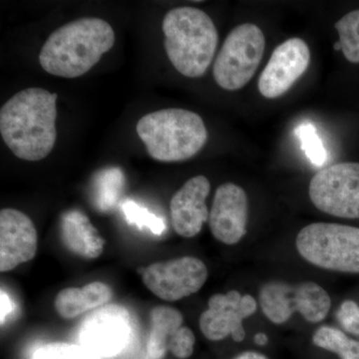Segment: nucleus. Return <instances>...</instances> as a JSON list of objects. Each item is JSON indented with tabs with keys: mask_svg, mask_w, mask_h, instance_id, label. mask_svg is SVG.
Wrapping results in <instances>:
<instances>
[{
	"mask_svg": "<svg viewBox=\"0 0 359 359\" xmlns=\"http://www.w3.org/2000/svg\"><path fill=\"white\" fill-rule=\"evenodd\" d=\"M311 62V51L306 42L292 37L278 45L259 78V93L268 99H276L292 88L302 76Z\"/></svg>",
	"mask_w": 359,
	"mask_h": 359,
	"instance_id": "nucleus-12",
	"label": "nucleus"
},
{
	"mask_svg": "<svg viewBox=\"0 0 359 359\" xmlns=\"http://www.w3.org/2000/svg\"><path fill=\"white\" fill-rule=\"evenodd\" d=\"M341 51L351 63H359V9L351 11L334 25Z\"/></svg>",
	"mask_w": 359,
	"mask_h": 359,
	"instance_id": "nucleus-21",
	"label": "nucleus"
},
{
	"mask_svg": "<svg viewBox=\"0 0 359 359\" xmlns=\"http://www.w3.org/2000/svg\"><path fill=\"white\" fill-rule=\"evenodd\" d=\"M112 297L109 285L101 282L90 283L83 287L60 290L54 301V308L61 318L71 320L106 306Z\"/></svg>",
	"mask_w": 359,
	"mask_h": 359,
	"instance_id": "nucleus-17",
	"label": "nucleus"
},
{
	"mask_svg": "<svg viewBox=\"0 0 359 359\" xmlns=\"http://www.w3.org/2000/svg\"><path fill=\"white\" fill-rule=\"evenodd\" d=\"M264 48L266 37L259 26L244 23L233 28L215 60V81L229 91L243 88L254 77Z\"/></svg>",
	"mask_w": 359,
	"mask_h": 359,
	"instance_id": "nucleus-6",
	"label": "nucleus"
},
{
	"mask_svg": "<svg viewBox=\"0 0 359 359\" xmlns=\"http://www.w3.org/2000/svg\"><path fill=\"white\" fill-rule=\"evenodd\" d=\"M235 359H268L264 354L256 353V351H245L241 353Z\"/></svg>",
	"mask_w": 359,
	"mask_h": 359,
	"instance_id": "nucleus-28",
	"label": "nucleus"
},
{
	"mask_svg": "<svg viewBox=\"0 0 359 359\" xmlns=\"http://www.w3.org/2000/svg\"><path fill=\"white\" fill-rule=\"evenodd\" d=\"M314 346L339 355L340 359H359V341L351 339L342 330L323 325L313 334Z\"/></svg>",
	"mask_w": 359,
	"mask_h": 359,
	"instance_id": "nucleus-20",
	"label": "nucleus"
},
{
	"mask_svg": "<svg viewBox=\"0 0 359 359\" xmlns=\"http://www.w3.org/2000/svg\"><path fill=\"white\" fill-rule=\"evenodd\" d=\"M125 185L120 168L111 167L97 174L94 180V202L100 211L108 212L117 204Z\"/></svg>",
	"mask_w": 359,
	"mask_h": 359,
	"instance_id": "nucleus-19",
	"label": "nucleus"
},
{
	"mask_svg": "<svg viewBox=\"0 0 359 359\" xmlns=\"http://www.w3.org/2000/svg\"><path fill=\"white\" fill-rule=\"evenodd\" d=\"M259 302L266 318L275 325H283L294 313L311 323H320L332 308V299L318 283H292L271 280L266 283L259 292Z\"/></svg>",
	"mask_w": 359,
	"mask_h": 359,
	"instance_id": "nucleus-7",
	"label": "nucleus"
},
{
	"mask_svg": "<svg viewBox=\"0 0 359 359\" xmlns=\"http://www.w3.org/2000/svg\"><path fill=\"white\" fill-rule=\"evenodd\" d=\"M195 342L196 337L193 330L187 327H182L172 342L170 351L175 358L179 359L191 358L194 353Z\"/></svg>",
	"mask_w": 359,
	"mask_h": 359,
	"instance_id": "nucleus-26",
	"label": "nucleus"
},
{
	"mask_svg": "<svg viewBox=\"0 0 359 359\" xmlns=\"http://www.w3.org/2000/svg\"><path fill=\"white\" fill-rule=\"evenodd\" d=\"M141 276L144 285L156 297L176 302L199 292L209 271L200 259L182 257L150 264L141 269Z\"/></svg>",
	"mask_w": 359,
	"mask_h": 359,
	"instance_id": "nucleus-10",
	"label": "nucleus"
},
{
	"mask_svg": "<svg viewBox=\"0 0 359 359\" xmlns=\"http://www.w3.org/2000/svg\"><path fill=\"white\" fill-rule=\"evenodd\" d=\"M136 130L150 157L161 162L190 159L208 140L202 117L181 108L149 113L139 120Z\"/></svg>",
	"mask_w": 359,
	"mask_h": 359,
	"instance_id": "nucleus-4",
	"label": "nucleus"
},
{
	"mask_svg": "<svg viewBox=\"0 0 359 359\" xmlns=\"http://www.w3.org/2000/svg\"><path fill=\"white\" fill-rule=\"evenodd\" d=\"M309 199L316 209L342 219H359V163L332 165L314 175Z\"/></svg>",
	"mask_w": 359,
	"mask_h": 359,
	"instance_id": "nucleus-8",
	"label": "nucleus"
},
{
	"mask_svg": "<svg viewBox=\"0 0 359 359\" xmlns=\"http://www.w3.org/2000/svg\"><path fill=\"white\" fill-rule=\"evenodd\" d=\"M131 339V316L120 304H106L94 309L78 330L80 346L102 359L121 353Z\"/></svg>",
	"mask_w": 359,
	"mask_h": 359,
	"instance_id": "nucleus-9",
	"label": "nucleus"
},
{
	"mask_svg": "<svg viewBox=\"0 0 359 359\" xmlns=\"http://www.w3.org/2000/svg\"><path fill=\"white\" fill-rule=\"evenodd\" d=\"M337 320L346 334L359 341V304L351 299L342 302L337 311Z\"/></svg>",
	"mask_w": 359,
	"mask_h": 359,
	"instance_id": "nucleus-25",
	"label": "nucleus"
},
{
	"mask_svg": "<svg viewBox=\"0 0 359 359\" xmlns=\"http://www.w3.org/2000/svg\"><path fill=\"white\" fill-rule=\"evenodd\" d=\"M123 212L129 224H136L140 229H149L154 235L164 233V221L134 201L127 200L122 205Z\"/></svg>",
	"mask_w": 359,
	"mask_h": 359,
	"instance_id": "nucleus-24",
	"label": "nucleus"
},
{
	"mask_svg": "<svg viewBox=\"0 0 359 359\" xmlns=\"http://www.w3.org/2000/svg\"><path fill=\"white\" fill-rule=\"evenodd\" d=\"M112 26L96 18H80L50 34L39 53V63L49 74L76 78L88 72L112 48Z\"/></svg>",
	"mask_w": 359,
	"mask_h": 359,
	"instance_id": "nucleus-2",
	"label": "nucleus"
},
{
	"mask_svg": "<svg viewBox=\"0 0 359 359\" xmlns=\"http://www.w3.org/2000/svg\"><path fill=\"white\" fill-rule=\"evenodd\" d=\"M294 133L299 137L306 157L314 166L320 167L327 161V154L320 136L316 133V127L311 123H304L294 130Z\"/></svg>",
	"mask_w": 359,
	"mask_h": 359,
	"instance_id": "nucleus-23",
	"label": "nucleus"
},
{
	"mask_svg": "<svg viewBox=\"0 0 359 359\" xmlns=\"http://www.w3.org/2000/svg\"><path fill=\"white\" fill-rule=\"evenodd\" d=\"M209 308L200 318V328L205 339L218 341L231 335L233 341L245 339L243 321L257 311L256 299L238 290L216 294L209 299Z\"/></svg>",
	"mask_w": 359,
	"mask_h": 359,
	"instance_id": "nucleus-11",
	"label": "nucleus"
},
{
	"mask_svg": "<svg viewBox=\"0 0 359 359\" xmlns=\"http://www.w3.org/2000/svg\"><path fill=\"white\" fill-rule=\"evenodd\" d=\"M162 28L166 53L176 70L186 77H202L218 46L212 18L195 7H177L165 15Z\"/></svg>",
	"mask_w": 359,
	"mask_h": 359,
	"instance_id": "nucleus-3",
	"label": "nucleus"
},
{
	"mask_svg": "<svg viewBox=\"0 0 359 359\" xmlns=\"http://www.w3.org/2000/svg\"><path fill=\"white\" fill-rule=\"evenodd\" d=\"M268 337H266V334H263V332H259V334L255 335V342H256L257 346H264V344H268Z\"/></svg>",
	"mask_w": 359,
	"mask_h": 359,
	"instance_id": "nucleus-29",
	"label": "nucleus"
},
{
	"mask_svg": "<svg viewBox=\"0 0 359 359\" xmlns=\"http://www.w3.org/2000/svg\"><path fill=\"white\" fill-rule=\"evenodd\" d=\"M297 252L318 268L359 273V228L334 223L304 226L295 240Z\"/></svg>",
	"mask_w": 359,
	"mask_h": 359,
	"instance_id": "nucleus-5",
	"label": "nucleus"
},
{
	"mask_svg": "<svg viewBox=\"0 0 359 359\" xmlns=\"http://www.w3.org/2000/svg\"><path fill=\"white\" fill-rule=\"evenodd\" d=\"M30 359H102L80 344L49 342L35 349Z\"/></svg>",
	"mask_w": 359,
	"mask_h": 359,
	"instance_id": "nucleus-22",
	"label": "nucleus"
},
{
	"mask_svg": "<svg viewBox=\"0 0 359 359\" xmlns=\"http://www.w3.org/2000/svg\"><path fill=\"white\" fill-rule=\"evenodd\" d=\"M57 94L28 88L11 97L0 110V134L21 160L40 161L50 154L57 139Z\"/></svg>",
	"mask_w": 359,
	"mask_h": 359,
	"instance_id": "nucleus-1",
	"label": "nucleus"
},
{
	"mask_svg": "<svg viewBox=\"0 0 359 359\" xmlns=\"http://www.w3.org/2000/svg\"><path fill=\"white\" fill-rule=\"evenodd\" d=\"M1 302V314H0V316H1V325H4L7 316L13 311V302L4 290L1 292V302Z\"/></svg>",
	"mask_w": 359,
	"mask_h": 359,
	"instance_id": "nucleus-27",
	"label": "nucleus"
},
{
	"mask_svg": "<svg viewBox=\"0 0 359 359\" xmlns=\"http://www.w3.org/2000/svg\"><path fill=\"white\" fill-rule=\"evenodd\" d=\"M334 50H341V44L339 41L335 42L334 45Z\"/></svg>",
	"mask_w": 359,
	"mask_h": 359,
	"instance_id": "nucleus-30",
	"label": "nucleus"
},
{
	"mask_svg": "<svg viewBox=\"0 0 359 359\" xmlns=\"http://www.w3.org/2000/svg\"><path fill=\"white\" fill-rule=\"evenodd\" d=\"M183 314L171 306H158L150 313V334L147 341L148 355L162 359L170 351L172 342L183 327Z\"/></svg>",
	"mask_w": 359,
	"mask_h": 359,
	"instance_id": "nucleus-18",
	"label": "nucleus"
},
{
	"mask_svg": "<svg viewBox=\"0 0 359 359\" xmlns=\"http://www.w3.org/2000/svg\"><path fill=\"white\" fill-rule=\"evenodd\" d=\"M211 191V183L205 176H196L186 182L175 193L170 203L172 224L183 238H193L209 221L210 212L205 199Z\"/></svg>",
	"mask_w": 359,
	"mask_h": 359,
	"instance_id": "nucleus-15",
	"label": "nucleus"
},
{
	"mask_svg": "<svg viewBox=\"0 0 359 359\" xmlns=\"http://www.w3.org/2000/svg\"><path fill=\"white\" fill-rule=\"evenodd\" d=\"M248 212L249 201L242 187L233 183L219 186L208 221L212 235L223 244H238L247 233Z\"/></svg>",
	"mask_w": 359,
	"mask_h": 359,
	"instance_id": "nucleus-13",
	"label": "nucleus"
},
{
	"mask_svg": "<svg viewBox=\"0 0 359 359\" xmlns=\"http://www.w3.org/2000/svg\"><path fill=\"white\" fill-rule=\"evenodd\" d=\"M37 231L32 219L15 209L0 212V271L7 273L32 261L37 252Z\"/></svg>",
	"mask_w": 359,
	"mask_h": 359,
	"instance_id": "nucleus-14",
	"label": "nucleus"
},
{
	"mask_svg": "<svg viewBox=\"0 0 359 359\" xmlns=\"http://www.w3.org/2000/svg\"><path fill=\"white\" fill-rule=\"evenodd\" d=\"M60 238L73 254L94 259L102 255L105 241L88 217L79 210H68L60 217Z\"/></svg>",
	"mask_w": 359,
	"mask_h": 359,
	"instance_id": "nucleus-16",
	"label": "nucleus"
}]
</instances>
